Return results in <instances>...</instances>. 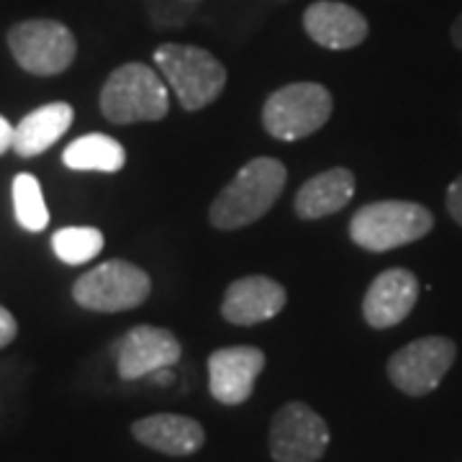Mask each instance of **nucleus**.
Wrapping results in <instances>:
<instances>
[{"label": "nucleus", "instance_id": "obj_11", "mask_svg": "<svg viewBox=\"0 0 462 462\" xmlns=\"http://www.w3.org/2000/svg\"><path fill=\"white\" fill-rule=\"evenodd\" d=\"M264 370V352L257 346H224L208 357V388L224 406L245 403Z\"/></svg>", "mask_w": 462, "mask_h": 462}, {"label": "nucleus", "instance_id": "obj_15", "mask_svg": "<svg viewBox=\"0 0 462 462\" xmlns=\"http://www.w3.org/2000/svg\"><path fill=\"white\" fill-rule=\"evenodd\" d=\"M132 434L136 442L170 457L193 455L206 442V431L199 421L180 413H152L136 419L132 424Z\"/></svg>", "mask_w": 462, "mask_h": 462}, {"label": "nucleus", "instance_id": "obj_16", "mask_svg": "<svg viewBox=\"0 0 462 462\" xmlns=\"http://www.w3.org/2000/svg\"><path fill=\"white\" fill-rule=\"evenodd\" d=\"M355 196V175L346 167H334L306 182L296 196L300 218H324L342 211Z\"/></svg>", "mask_w": 462, "mask_h": 462}, {"label": "nucleus", "instance_id": "obj_17", "mask_svg": "<svg viewBox=\"0 0 462 462\" xmlns=\"http://www.w3.org/2000/svg\"><path fill=\"white\" fill-rule=\"evenodd\" d=\"M75 111L69 103H47L26 116L14 129V152L21 157H36L69 129Z\"/></svg>", "mask_w": 462, "mask_h": 462}, {"label": "nucleus", "instance_id": "obj_21", "mask_svg": "<svg viewBox=\"0 0 462 462\" xmlns=\"http://www.w3.org/2000/svg\"><path fill=\"white\" fill-rule=\"evenodd\" d=\"M447 211L462 226V175L447 188Z\"/></svg>", "mask_w": 462, "mask_h": 462}, {"label": "nucleus", "instance_id": "obj_9", "mask_svg": "<svg viewBox=\"0 0 462 462\" xmlns=\"http://www.w3.org/2000/svg\"><path fill=\"white\" fill-rule=\"evenodd\" d=\"M455 355L457 349L447 337L416 339L388 360V378L406 396H427L442 383Z\"/></svg>", "mask_w": 462, "mask_h": 462}, {"label": "nucleus", "instance_id": "obj_18", "mask_svg": "<svg viewBox=\"0 0 462 462\" xmlns=\"http://www.w3.org/2000/svg\"><path fill=\"white\" fill-rule=\"evenodd\" d=\"M62 162L78 172H118L126 165V149L106 134H85L65 149Z\"/></svg>", "mask_w": 462, "mask_h": 462}, {"label": "nucleus", "instance_id": "obj_2", "mask_svg": "<svg viewBox=\"0 0 462 462\" xmlns=\"http://www.w3.org/2000/svg\"><path fill=\"white\" fill-rule=\"evenodd\" d=\"M100 111L111 124L160 121L170 111V93L152 67L129 62L108 75L100 90Z\"/></svg>", "mask_w": 462, "mask_h": 462}, {"label": "nucleus", "instance_id": "obj_23", "mask_svg": "<svg viewBox=\"0 0 462 462\" xmlns=\"http://www.w3.org/2000/svg\"><path fill=\"white\" fill-rule=\"evenodd\" d=\"M14 149V126L0 116V154Z\"/></svg>", "mask_w": 462, "mask_h": 462}, {"label": "nucleus", "instance_id": "obj_7", "mask_svg": "<svg viewBox=\"0 0 462 462\" xmlns=\"http://www.w3.org/2000/svg\"><path fill=\"white\" fill-rule=\"evenodd\" d=\"M8 47L18 65L32 75H60L75 62L78 42L60 21L33 18L8 32Z\"/></svg>", "mask_w": 462, "mask_h": 462}, {"label": "nucleus", "instance_id": "obj_3", "mask_svg": "<svg viewBox=\"0 0 462 462\" xmlns=\"http://www.w3.org/2000/svg\"><path fill=\"white\" fill-rule=\"evenodd\" d=\"M154 65L162 72L185 111H200L211 106L224 85L226 67L208 50L193 44H162L154 50Z\"/></svg>", "mask_w": 462, "mask_h": 462}, {"label": "nucleus", "instance_id": "obj_6", "mask_svg": "<svg viewBox=\"0 0 462 462\" xmlns=\"http://www.w3.org/2000/svg\"><path fill=\"white\" fill-rule=\"evenodd\" d=\"M149 293L152 281L147 273L126 260H108L98 264L96 270L78 278L72 288V298L78 300V306L103 314L136 309L147 300Z\"/></svg>", "mask_w": 462, "mask_h": 462}, {"label": "nucleus", "instance_id": "obj_12", "mask_svg": "<svg viewBox=\"0 0 462 462\" xmlns=\"http://www.w3.org/2000/svg\"><path fill=\"white\" fill-rule=\"evenodd\" d=\"M285 300H288V293L281 282L267 275H247L226 288L221 314L229 324L252 327V324L275 319L285 309Z\"/></svg>", "mask_w": 462, "mask_h": 462}, {"label": "nucleus", "instance_id": "obj_4", "mask_svg": "<svg viewBox=\"0 0 462 462\" xmlns=\"http://www.w3.org/2000/svg\"><path fill=\"white\" fill-rule=\"evenodd\" d=\"M434 226V216L411 200H378L363 206L349 221V236L357 247L367 252L411 245L427 236Z\"/></svg>", "mask_w": 462, "mask_h": 462}, {"label": "nucleus", "instance_id": "obj_20", "mask_svg": "<svg viewBox=\"0 0 462 462\" xmlns=\"http://www.w3.org/2000/svg\"><path fill=\"white\" fill-rule=\"evenodd\" d=\"M106 245L103 231L93 226H65L51 236L54 254L67 264L90 263Z\"/></svg>", "mask_w": 462, "mask_h": 462}, {"label": "nucleus", "instance_id": "obj_22", "mask_svg": "<svg viewBox=\"0 0 462 462\" xmlns=\"http://www.w3.org/2000/svg\"><path fill=\"white\" fill-rule=\"evenodd\" d=\"M16 334H18L16 319H14V314H11L8 309H3V306H0V349L11 345V342L16 339Z\"/></svg>", "mask_w": 462, "mask_h": 462}, {"label": "nucleus", "instance_id": "obj_10", "mask_svg": "<svg viewBox=\"0 0 462 462\" xmlns=\"http://www.w3.org/2000/svg\"><path fill=\"white\" fill-rule=\"evenodd\" d=\"M116 370L124 380H139L180 360L182 346L172 331L139 324L114 345Z\"/></svg>", "mask_w": 462, "mask_h": 462}, {"label": "nucleus", "instance_id": "obj_5", "mask_svg": "<svg viewBox=\"0 0 462 462\" xmlns=\"http://www.w3.org/2000/svg\"><path fill=\"white\" fill-rule=\"evenodd\" d=\"M331 108V93L324 85H285L264 100L263 124L270 136L281 142H298L319 132L329 121Z\"/></svg>", "mask_w": 462, "mask_h": 462}, {"label": "nucleus", "instance_id": "obj_25", "mask_svg": "<svg viewBox=\"0 0 462 462\" xmlns=\"http://www.w3.org/2000/svg\"><path fill=\"white\" fill-rule=\"evenodd\" d=\"M154 375V383H160V385H167V383H172V373L162 367V370H157V373H152Z\"/></svg>", "mask_w": 462, "mask_h": 462}, {"label": "nucleus", "instance_id": "obj_1", "mask_svg": "<svg viewBox=\"0 0 462 462\" xmlns=\"http://www.w3.org/2000/svg\"><path fill=\"white\" fill-rule=\"evenodd\" d=\"M285 165L273 157H257L236 172V178L211 203V224L216 229H242L263 218L285 188Z\"/></svg>", "mask_w": 462, "mask_h": 462}, {"label": "nucleus", "instance_id": "obj_14", "mask_svg": "<svg viewBox=\"0 0 462 462\" xmlns=\"http://www.w3.org/2000/svg\"><path fill=\"white\" fill-rule=\"evenodd\" d=\"M303 29L319 47L334 51L352 50L363 44L370 32L367 21L357 8L337 0L311 3L303 14Z\"/></svg>", "mask_w": 462, "mask_h": 462}, {"label": "nucleus", "instance_id": "obj_19", "mask_svg": "<svg viewBox=\"0 0 462 462\" xmlns=\"http://www.w3.org/2000/svg\"><path fill=\"white\" fill-rule=\"evenodd\" d=\"M14 211H16L21 229L44 231L50 224V211L44 203L42 185L29 172H21L14 180Z\"/></svg>", "mask_w": 462, "mask_h": 462}, {"label": "nucleus", "instance_id": "obj_24", "mask_svg": "<svg viewBox=\"0 0 462 462\" xmlns=\"http://www.w3.org/2000/svg\"><path fill=\"white\" fill-rule=\"evenodd\" d=\"M452 42H455L457 50H462V16L452 23Z\"/></svg>", "mask_w": 462, "mask_h": 462}, {"label": "nucleus", "instance_id": "obj_8", "mask_svg": "<svg viewBox=\"0 0 462 462\" xmlns=\"http://www.w3.org/2000/svg\"><path fill=\"white\" fill-rule=\"evenodd\" d=\"M329 427L319 413L300 403H285L270 421V455L275 462H319L329 447Z\"/></svg>", "mask_w": 462, "mask_h": 462}, {"label": "nucleus", "instance_id": "obj_13", "mask_svg": "<svg viewBox=\"0 0 462 462\" xmlns=\"http://www.w3.org/2000/svg\"><path fill=\"white\" fill-rule=\"evenodd\" d=\"M419 298V281L416 275L403 270V267H391L380 273L367 288L363 300L365 321L373 329H388L401 324L406 316L411 314Z\"/></svg>", "mask_w": 462, "mask_h": 462}]
</instances>
